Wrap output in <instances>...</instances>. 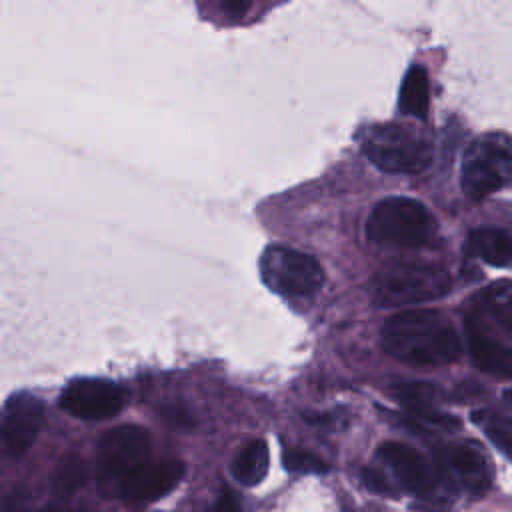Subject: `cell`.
Masks as SVG:
<instances>
[{"instance_id": "obj_3", "label": "cell", "mask_w": 512, "mask_h": 512, "mask_svg": "<svg viewBox=\"0 0 512 512\" xmlns=\"http://www.w3.org/2000/svg\"><path fill=\"white\" fill-rule=\"evenodd\" d=\"M462 192L480 202L512 184V136L508 132H486L474 138L462 156Z\"/></svg>"}, {"instance_id": "obj_18", "label": "cell", "mask_w": 512, "mask_h": 512, "mask_svg": "<svg viewBox=\"0 0 512 512\" xmlns=\"http://www.w3.org/2000/svg\"><path fill=\"white\" fill-rule=\"evenodd\" d=\"M488 436V440L512 460V420L502 418L490 410H476L470 416Z\"/></svg>"}, {"instance_id": "obj_20", "label": "cell", "mask_w": 512, "mask_h": 512, "mask_svg": "<svg viewBox=\"0 0 512 512\" xmlns=\"http://www.w3.org/2000/svg\"><path fill=\"white\" fill-rule=\"evenodd\" d=\"M282 460L286 470L298 472V474H322L328 470V464L320 456L306 450H298V448L284 450Z\"/></svg>"}, {"instance_id": "obj_6", "label": "cell", "mask_w": 512, "mask_h": 512, "mask_svg": "<svg viewBox=\"0 0 512 512\" xmlns=\"http://www.w3.org/2000/svg\"><path fill=\"white\" fill-rule=\"evenodd\" d=\"M262 282L288 300L314 296L324 284L318 260L288 246H268L260 256Z\"/></svg>"}, {"instance_id": "obj_22", "label": "cell", "mask_w": 512, "mask_h": 512, "mask_svg": "<svg viewBox=\"0 0 512 512\" xmlns=\"http://www.w3.org/2000/svg\"><path fill=\"white\" fill-rule=\"evenodd\" d=\"M250 4H252V0H222V10L230 18H242L248 12Z\"/></svg>"}, {"instance_id": "obj_10", "label": "cell", "mask_w": 512, "mask_h": 512, "mask_svg": "<svg viewBox=\"0 0 512 512\" xmlns=\"http://www.w3.org/2000/svg\"><path fill=\"white\" fill-rule=\"evenodd\" d=\"M44 424V404L32 392L12 394L0 408V448L22 456L36 442Z\"/></svg>"}, {"instance_id": "obj_9", "label": "cell", "mask_w": 512, "mask_h": 512, "mask_svg": "<svg viewBox=\"0 0 512 512\" xmlns=\"http://www.w3.org/2000/svg\"><path fill=\"white\" fill-rule=\"evenodd\" d=\"M128 404V390L106 378H76L60 394V406L82 420H106Z\"/></svg>"}, {"instance_id": "obj_11", "label": "cell", "mask_w": 512, "mask_h": 512, "mask_svg": "<svg viewBox=\"0 0 512 512\" xmlns=\"http://www.w3.org/2000/svg\"><path fill=\"white\" fill-rule=\"evenodd\" d=\"M184 476L180 460H148L144 466L128 474L116 484L120 498L128 502H154L172 492Z\"/></svg>"}, {"instance_id": "obj_1", "label": "cell", "mask_w": 512, "mask_h": 512, "mask_svg": "<svg viewBox=\"0 0 512 512\" xmlns=\"http://www.w3.org/2000/svg\"><path fill=\"white\" fill-rule=\"evenodd\" d=\"M384 350L414 366H444L460 356V336L438 310L416 308L390 316L382 328Z\"/></svg>"}, {"instance_id": "obj_8", "label": "cell", "mask_w": 512, "mask_h": 512, "mask_svg": "<svg viewBox=\"0 0 512 512\" xmlns=\"http://www.w3.org/2000/svg\"><path fill=\"white\" fill-rule=\"evenodd\" d=\"M434 464L436 474L470 496L478 498L492 486L490 460L472 440H460L438 448L434 452Z\"/></svg>"}, {"instance_id": "obj_12", "label": "cell", "mask_w": 512, "mask_h": 512, "mask_svg": "<svg viewBox=\"0 0 512 512\" xmlns=\"http://www.w3.org/2000/svg\"><path fill=\"white\" fill-rule=\"evenodd\" d=\"M378 458L392 470L396 482L418 496H428L436 488V470L428 466L424 456L404 442H384Z\"/></svg>"}, {"instance_id": "obj_4", "label": "cell", "mask_w": 512, "mask_h": 512, "mask_svg": "<svg viewBox=\"0 0 512 512\" xmlns=\"http://www.w3.org/2000/svg\"><path fill=\"white\" fill-rule=\"evenodd\" d=\"M436 232V220L430 210L406 196L380 200L366 222V234L372 242L392 248H420Z\"/></svg>"}, {"instance_id": "obj_7", "label": "cell", "mask_w": 512, "mask_h": 512, "mask_svg": "<svg viewBox=\"0 0 512 512\" xmlns=\"http://www.w3.org/2000/svg\"><path fill=\"white\" fill-rule=\"evenodd\" d=\"M150 460V434L136 424H122L102 434L98 442V470L108 482L118 484Z\"/></svg>"}, {"instance_id": "obj_21", "label": "cell", "mask_w": 512, "mask_h": 512, "mask_svg": "<svg viewBox=\"0 0 512 512\" xmlns=\"http://www.w3.org/2000/svg\"><path fill=\"white\" fill-rule=\"evenodd\" d=\"M362 482L368 490H372L376 494H394V486L376 468H364L362 470Z\"/></svg>"}, {"instance_id": "obj_14", "label": "cell", "mask_w": 512, "mask_h": 512, "mask_svg": "<svg viewBox=\"0 0 512 512\" xmlns=\"http://www.w3.org/2000/svg\"><path fill=\"white\" fill-rule=\"evenodd\" d=\"M468 250L482 262L512 268V236L498 228H476L468 234Z\"/></svg>"}, {"instance_id": "obj_23", "label": "cell", "mask_w": 512, "mask_h": 512, "mask_svg": "<svg viewBox=\"0 0 512 512\" xmlns=\"http://www.w3.org/2000/svg\"><path fill=\"white\" fill-rule=\"evenodd\" d=\"M214 510H218V512H232V510H238V502H236L234 494H232L230 490H224L222 496L218 498Z\"/></svg>"}, {"instance_id": "obj_15", "label": "cell", "mask_w": 512, "mask_h": 512, "mask_svg": "<svg viewBox=\"0 0 512 512\" xmlns=\"http://www.w3.org/2000/svg\"><path fill=\"white\" fill-rule=\"evenodd\" d=\"M232 476L242 486H256L268 472V446L262 438H254L242 446L232 462Z\"/></svg>"}, {"instance_id": "obj_5", "label": "cell", "mask_w": 512, "mask_h": 512, "mask_svg": "<svg viewBox=\"0 0 512 512\" xmlns=\"http://www.w3.org/2000/svg\"><path fill=\"white\" fill-rule=\"evenodd\" d=\"M450 276L432 264H398L380 270L370 280L372 302L382 308L436 300L450 292Z\"/></svg>"}, {"instance_id": "obj_17", "label": "cell", "mask_w": 512, "mask_h": 512, "mask_svg": "<svg viewBox=\"0 0 512 512\" xmlns=\"http://www.w3.org/2000/svg\"><path fill=\"white\" fill-rule=\"evenodd\" d=\"M480 312L496 318L504 328H512V282H500L490 286L480 296Z\"/></svg>"}, {"instance_id": "obj_16", "label": "cell", "mask_w": 512, "mask_h": 512, "mask_svg": "<svg viewBox=\"0 0 512 512\" xmlns=\"http://www.w3.org/2000/svg\"><path fill=\"white\" fill-rule=\"evenodd\" d=\"M428 100H430L428 74L422 66H412L406 72L400 86L398 110L414 118H424L428 112Z\"/></svg>"}, {"instance_id": "obj_2", "label": "cell", "mask_w": 512, "mask_h": 512, "mask_svg": "<svg viewBox=\"0 0 512 512\" xmlns=\"http://www.w3.org/2000/svg\"><path fill=\"white\" fill-rule=\"evenodd\" d=\"M368 160L384 172L416 174L432 162V140L416 126L388 122L368 126L360 134Z\"/></svg>"}, {"instance_id": "obj_19", "label": "cell", "mask_w": 512, "mask_h": 512, "mask_svg": "<svg viewBox=\"0 0 512 512\" xmlns=\"http://www.w3.org/2000/svg\"><path fill=\"white\" fill-rule=\"evenodd\" d=\"M84 478H86V466H84V460L78 456V454H68L64 456L58 466H56V472H54V494L58 498H68L72 496L82 484H84Z\"/></svg>"}, {"instance_id": "obj_13", "label": "cell", "mask_w": 512, "mask_h": 512, "mask_svg": "<svg viewBox=\"0 0 512 512\" xmlns=\"http://www.w3.org/2000/svg\"><path fill=\"white\" fill-rule=\"evenodd\" d=\"M466 336L472 360L480 370L500 378H512V350L486 328L476 312L466 316Z\"/></svg>"}]
</instances>
